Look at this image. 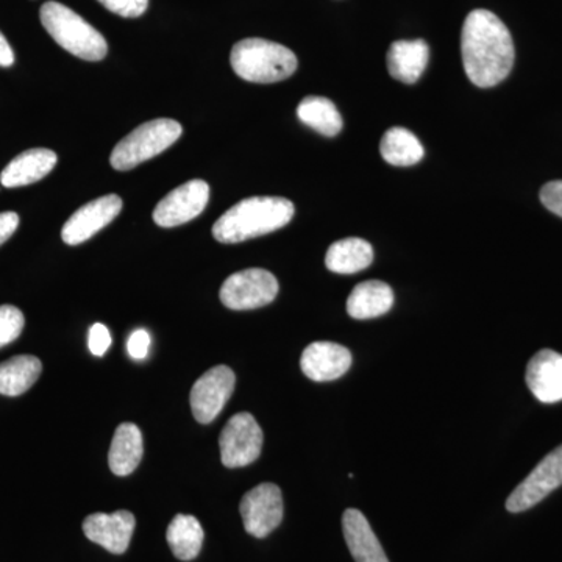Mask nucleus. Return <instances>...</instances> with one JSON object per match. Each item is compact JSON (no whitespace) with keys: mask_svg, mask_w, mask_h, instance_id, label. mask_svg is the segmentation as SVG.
I'll return each mask as SVG.
<instances>
[{"mask_svg":"<svg viewBox=\"0 0 562 562\" xmlns=\"http://www.w3.org/2000/svg\"><path fill=\"white\" fill-rule=\"evenodd\" d=\"M461 55L465 74L475 87H495L514 66L512 33L491 11L473 10L462 25Z\"/></svg>","mask_w":562,"mask_h":562,"instance_id":"1","label":"nucleus"},{"mask_svg":"<svg viewBox=\"0 0 562 562\" xmlns=\"http://www.w3.org/2000/svg\"><path fill=\"white\" fill-rule=\"evenodd\" d=\"M294 213V203L288 199H244L216 221L213 236L222 244L244 243L286 227Z\"/></svg>","mask_w":562,"mask_h":562,"instance_id":"2","label":"nucleus"},{"mask_svg":"<svg viewBox=\"0 0 562 562\" xmlns=\"http://www.w3.org/2000/svg\"><path fill=\"white\" fill-rule=\"evenodd\" d=\"M232 68L251 83H276L290 79L297 69L294 52L279 43L261 38L239 41L233 46Z\"/></svg>","mask_w":562,"mask_h":562,"instance_id":"3","label":"nucleus"},{"mask_svg":"<svg viewBox=\"0 0 562 562\" xmlns=\"http://www.w3.org/2000/svg\"><path fill=\"white\" fill-rule=\"evenodd\" d=\"M41 24L58 46L81 60L101 61L109 54L102 33L60 2H46L40 11Z\"/></svg>","mask_w":562,"mask_h":562,"instance_id":"4","label":"nucleus"},{"mask_svg":"<svg viewBox=\"0 0 562 562\" xmlns=\"http://www.w3.org/2000/svg\"><path fill=\"white\" fill-rule=\"evenodd\" d=\"M181 125L172 120L144 122L120 140L111 154L110 162L116 171H131L140 162L157 157L180 138Z\"/></svg>","mask_w":562,"mask_h":562,"instance_id":"5","label":"nucleus"},{"mask_svg":"<svg viewBox=\"0 0 562 562\" xmlns=\"http://www.w3.org/2000/svg\"><path fill=\"white\" fill-rule=\"evenodd\" d=\"M279 281L265 269L233 273L221 288V302L233 312L262 308L276 301Z\"/></svg>","mask_w":562,"mask_h":562,"instance_id":"6","label":"nucleus"},{"mask_svg":"<svg viewBox=\"0 0 562 562\" xmlns=\"http://www.w3.org/2000/svg\"><path fill=\"white\" fill-rule=\"evenodd\" d=\"M262 430L250 413L233 416L221 432L220 447L222 464L228 469L246 468L260 458Z\"/></svg>","mask_w":562,"mask_h":562,"instance_id":"7","label":"nucleus"},{"mask_svg":"<svg viewBox=\"0 0 562 562\" xmlns=\"http://www.w3.org/2000/svg\"><path fill=\"white\" fill-rule=\"evenodd\" d=\"M239 512L246 531L254 538H266L283 520L284 506L280 487L272 483L254 487L244 495Z\"/></svg>","mask_w":562,"mask_h":562,"instance_id":"8","label":"nucleus"},{"mask_svg":"<svg viewBox=\"0 0 562 562\" xmlns=\"http://www.w3.org/2000/svg\"><path fill=\"white\" fill-rule=\"evenodd\" d=\"M562 484V446L538 465L535 471L524 480L506 501L509 513H522L541 503L547 495L552 494Z\"/></svg>","mask_w":562,"mask_h":562,"instance_id":"9","label":"nucleus"},{"mask_svg":"<svg viewBox=\"0 0 562 562\" xmlns=\"http://www.w3.org/2000/svg\"><path fill=\"white\" fill-rule=\"evenodd\" d=\"M210 201L206 181L191 180L169 192L154 210L155 224L162 228L179 227L201 216Z\"/></svg>","mask_w":562,"mask_h":562,"instance_id":"10","label":"nucleus"},{"mask_svg":"<svg viewBox=\"0 0 562 562\" xmlns=\"http://www.w3.org/2000/svg\"><path fill=\"white\" fill-rule=\"evenodd\" d=\"M236 376L227 366H216L203 373L191 390V409L199 424H210L220 416L235 391Z\"/></svg>","mask_w":562,"mask_h":562,"instance_id":"11","label":"nucleus"},{"mask_svg":"<svg viewBox=\"0 0 562 562\" xmlns=\"http://www.w3.org/2000/svg\"><path fill=\"white\" fill-rule=\"evenodd\" d=\"M122 205L124 203L120 195L109 194L81 206L63 227V241L68 246H79L88 241L120 216Z\"/></svg>","mask_w":562,"mask_h":562,"instance_id":"12","label":"nucleus"},{"mask_svg":"<svg viewBox=\"0 0 562 562\" xmlns=\"http://www.w3.org/2000/svg\"><path fill=\"white\" fill-rule=\"evenodd\" d=\"M135 527V516L125 509L113 514L94 513L83 520L85 536L114 554L127 552Z\"/></svg>","mask_w":562,"mask_h":562,"instance_id":"13","label":"nucleus"},{"mask_svg":"<svg viewBox=\"0 0 562 562\" xmlns=\"http://www.w3.org/2000/svg\"><path fill=\"white\" fill-rule=\"evenodd\" d=\"M350 366V350L341 344L313 342L302 353V371L313 382H333L341 379Z\"/></svg>","mask_w":562,"mask_h":562,"instance_id":"14","label":"nucleus"},{"mask_svg":"<svg viewBox=\"0 0 562 562\" xmlns=\"http://www.w3.org/2000/svg\"><path fill=\"white\" fill-rule=\"evenodd\" d=\"M528 387L536 398L542 403L562 401V355L558 351L543 349L538 351L528 362Z\"/></svg>","mask_w":562,"mask_h":562,"instance_id":"15","label":"nucleus"},{"mask_svg":"<svg viewBox=\"0 0 562 562\" xmlns=\"http://www.w3.org/2000/svg\"><path fill=\"white\" fill-rule=\"evenodd\" d=\"M57 161V154L50 149L22 151L0 173V183L5 188L27 187V184L36 183L54 171Z\"/></svg>","mask_w":562,"mask_h":562,"instance_id":"16","label":"nucleus"},{"mask_svg":"<svg viewBox=\"0 0 562 562\" xmlns=\"http://www.w3.org/2000/svg\"><path fill=\"white\" fill-rule=\"evenodd\" d=\"M344 539L351 557L357 562H390L382 543L373 532L364 514L358 509H347L342 516Z\"/></svg>","mask_w":562,"mask_h":562,"instance_id":"17","label":"nucleus"},{"mask_svg":"<svg viewBox=\"0 0 562 562\" xmlns=\"http://www.w3.org/2000/svg\"><path fill=\"white\" fill-rule=\"evenodd\" d=\"M428 57L430 50L424 40L395 41L387 50V69L395 80L414 85L427 69Z\"/></svg>","mask_w":562,"mask_h":562,"instance_id":"18","label":"nucleus"},{"mask_svg":"<svg viewBox=\"0 0 562 562\" xmlns=\"http://www.w3.org/2000/svg\"><path fill=\"white\" fill-rule=\"evenodd\" d=\"M394 305V292L390 284L369 280L355 286L347 299V313L353 319H373L383 316Z\"/></svg>","mask_w":562,"mask_h":562,"instance_id":"19","label":"nucleus"},{"mask_svg":"<svg viewBox=\"0 0 562 562\" xmlns=\"http://www.w3.org/2000/svg\"><path fill=\"white\" fill-rule=\"evenodd\" d=\"M143 435L135 424L125 422L114 431L109 453L111 472L117 476H127L136 471L143 460Z\"/></svg>","mask_w":562,"mask_h":562,"instance_id":"20","label":"nucleus"},{"mask_svg":"<svg viewBox=\"0 0 562 562\" xmlns=\"http://www.w3.org/2000/svg\"><path fill=\"white\" fill-rule=\"evenodd\" d=\"M372 261V246L361 238H346L331 244L325 257L328 271L344 273V276L364 271Z\"/></svg>","mask_w":562,"mask_h":562,"instance_id":"21","label":"nucleus"},{"mask_svg":"<svg viewBox=\"0 0 562 562\" xmlns=\"http://www.w3.org/2000/svg\"><path fill=\"white\" fill-rule=\"evenodd\" d=\"M43 364L32 355H20L0 362V394L18 397L38 382Z\"/></svg>","mask_w":562,"mask_h":562,"instance_id":"22","label":"nucleus"},{"mask_svg":"<svg viewBox=\"0 0 562 562\" xmlns=\"http://www.w3.org/2000/svg\"><path fill=\"white\" fill-rule=\"evenodd\" d=\"M203 538L205 535H203L201 522L188 514H179L173 517L168 532H166L169 547L180 561L195 560L201 553Z\"/></svg>","mask_w":562,"mask_h":562,"instance_id":"23","label":"nucleus"},{"mask_svg":"<svg viewBox=\"0 0 562 562\" xmlns=\"http://www.w3.org/2000/svg\"><path fill=\"white\" fill-rule=\"evenodd\" d=\"M297 116L303 124L324 136H336L342 131V117L335 103L327 98L310 95L297 106Z\"/></svg>","mask_w":562,"mask_h":562,"instance_id":"24","label":"nucleus"},{"mask_svg":"<svg viewBox=\"0 0 562 562\" xmlns=\"http://www.w3.org/2000/svg\"><path fill=\"white\" fill-rule=\"evenodd\" d=\"M380 151L383 160L392 166H413L425 155L417 136L402 127H392L384 133Z\"/></svg>","mask_w":562,"mask_h":562,"instance_id":"25","label":"nucleus"},{"mask_svg":"<svg viewBox=\"0 0 562 562\" xmlns=\"http://www.w3.org/2000/svg\"><path fill=\"white\" fill-rule=\"evenodd\" d=\"M24 314L13 305L0 306V349L20 338L24 330Z\"/></svg>","mask_w":562,"mask_h":562,"instance_id":"26","label":"nucleus"},{"mask_svg":"<svg viewBox=\"0 0 562 562\" xmlns=\"http://www.w3.org/2000/svg\"><path fill=\"white\" fill-rule=\"evenodd\" d=\"M111 13L122 18H139L146 13L149 0H99Z\"/></svg>","mask_w":562,"mask_h":562,"instance_id":"27","label":"nucleus"},{"mask_svg":"<svg viewBox=\"0 0 562 562\" xmlns=\"http://www.w3.org/2000/svg\"><path fill=\"white\" fill-rule=\"evenodd\" d=\"M113 338L106 325L94 324L90 328V335H88V347H90L91 353L94 357H103L106 350L110 349Z\"/></svg>","mask_w":562,"mask_h":562,"instance_id":"28","label":"nucleus"},{"mask_svg":"<svg viewBox=\"0 0 562 562\" xmlns=\"http://www.w3.org/2000/svg\"><path fill=\"white\" fill-rule=\"evenodd\" d=\"M541 202L547 210L562 217V180L550 181L542 188Z\"/></svg>","mask_w":562,"mask_h":562,"instance_id":"29","label":"nucleus"},{"mask_svg":"<svg viewBox=\"0 0 562 562\" xmlns=\"http://www.w3.org/2000/svg\"><path fill=\"white\" fill-rule=\"evenodd\" d=\"M150 335L149 331L136 330L133 331L127 341V351L133 360H144L149 355Z\"/></svg>","mask_w":562,"mask_h":562,"instance_id":"30","label":"nucleus"},{"mask_svg":"<svg viewBox=\"0 0 562 562\" xmlns=\"http://www.w3.org/2000/svg\"><path fill=\"white\" fill-rule=\"evenodd\" d=\"M20 227V216L13 211L0 213V246L9 241L14 232Z\"/></svg>","mask_w":562,"mask_h":562,"instance_id":"31","label":"nucleus"},{"mask_svg":"<svg viewBox=\"0 0 562 562\" xmlns=\"http://www.w3.org/2000/svg\"><path fill=\"white\" fill-rule=\"evenodd\" d=\"M13 49H11L9 41H7L5 36L0 32V66H2V68H10V66H13Z\"/></svg>","mask_w":562,"mask_h":562,"instance_id":"32","label":"nucleus"}]
</instances>
